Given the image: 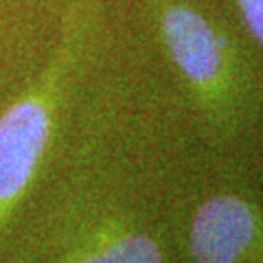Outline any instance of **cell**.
Wrapping results in <instances>:
<instances>
[{
	"mask_svg": "<svg viewBox=\"0 0 263 263\" xmlns=\"http://www.w3.org/2000/svg\"><path fill=\"white\" fill-rule=\"evenodd\" d=\"M97 22L99 0H70L46 66L0 112V233L40 174L60 112L92 46Z\"/></svg>",
	"mask_w": 263,
	"mask_h": 263,
	"instance_id": "1",
	"label": "cell"
},
{
	"mask_svg": "<svg viewBox=\"0 0 263 263\" xmlns=\"http://www.w3.org/2000/svg\"><path fill=\"white\" fill-rule=\"evenodd\" d=\"M158 37L195 108L217 129L235 125L243 99L239 53L191 0H147Z\"/></svg>",
	"mask_w": 263,
	"mask_h": 263,
	"instance_id": "2",
	"label": "cell"
},
{
	"mask_svg": "<svg viewBox=\"0 0 263 263\" xmlns=\"http://www.w3.org/2000/svg\"><path fill=\"white\" fill-rule=\"evenodd\" d=\"M263 250L259 211L239 195H213L197 206L189 252L195 263H250Z\"/></svg>",
	"mask_w": 263,
	"mask_h": 263,
	"instance_id": "3",
	"label": "cell"
},
{
	"mask_svg": "<svg viewBox=\"0 0 263 263\" xmlns=\"http://www.w3.org/2000/svg\"><path fill=\"white\" fill-rule=\"evenodd\" d=\"M53 263H164V254L143 230L119 219H101L75 233Z\"/></svg>",
	"mask_w": 263,
	"mask_h": 263,
	"instance_id": "4",
	"label": "cell"
},
{
	"mask_svg": "<svg viewBox=\"0 0 263 263\" xmlns=\"http://www.w3.org/2000/svg\"><path fill=\"white\" fill-rule=\"evenodd\" d=\"M237 9L252 40L263 51V0H237Z\"/></svg>",
	"mask_w": 263,
	"mask_h": 263,
	"instance_id": "5",
	"label": "cell"
}]
</instances>
